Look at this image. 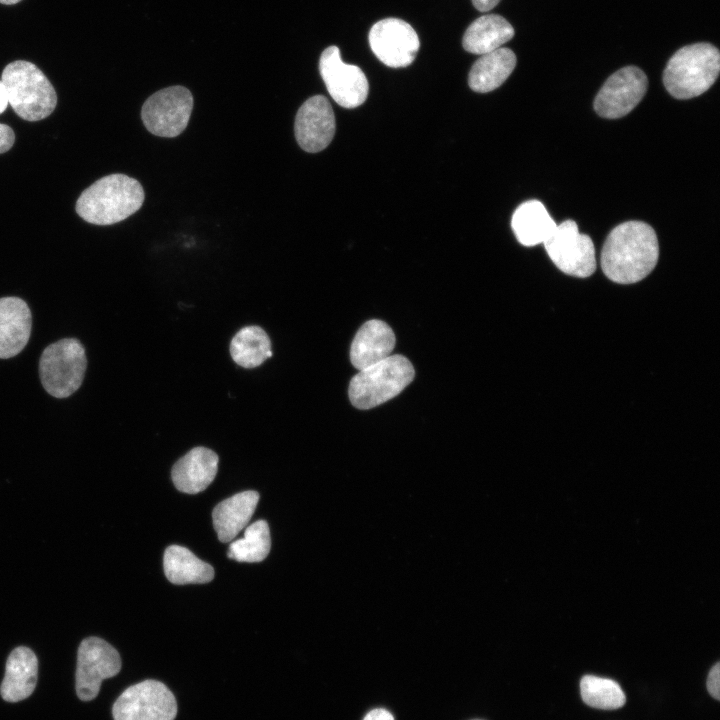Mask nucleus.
I'll return each mask as SVG.
<instances>
[{
	"mask_svg": "<svg viewBox=\"0 0 720 720\" xmlns=\"http://www.w3.org/2000/svg\"><path fill=\"white\" fill-rule=\"evenodd\" d=\"M368 40L375 56L392 68L410 65L420 46L416 31L399 18H385L376 22L370 29Z\"/></svg>",
	"mask_w": 720,
	"mask_h": 720,
	"instance_id": "obj_13",
	"label": "nucleus"
},
{
	"mask_svg": "<svg viewBox=\"0 0 720 720\" xmlns=\"http://www.w3.org/2000/svg\"><path fill=\"white\" fill-rule=\"evenodd\" d=\"M8 97L5 86L0 79V114L3 113L8 106Z\"/></svg>",
	"mask_w": 720,
	"mask_h": 720,
	"instance_id": "obj_31",
	"label": "nucleus"
},
{
	"mask_svg": "<svg viewBox=\"0 0 720 720\" xmlns=\"http://www.w3.org/2000/svg\"><path fill=\"white\" fill-rule=\"evenodd\" d=\"M336 129L331 104L323 95L307 99L295 117V137L306 152L316 153L325 149L332 141Z\"/></svg>",
	"mask_w": 720,
	"mask_h": 720,
	"instance_id": "obj_14",
	"label": "nucleus"
},
{
	"mask_svg": "<svg viewBox=\"0 0 720 720\" xmlns=\"http://www.w3.org/2000/svg\"><path fill=\"white\" fill-rule=\"evenodd\" d=\"M31 327V311L23 299L0 298V359L12 358L25 348Z\"/></svg>",
	"mask_w": 720,
	"mask_h": 720,
	"instance_id": "obj_15",
	"label": "nucleus"
},
{
	"mask_svg": "<svg viewBox=\"0 0 720 720\" xmlns=\"http://www.w3.org/2000/svg\"><path fill=\"white\" fill-rule=\"evenodd\" d=\"M363 720H394V717L388 710L376 708L369 711Z\"/></svg>",
	"mask_w": 720,
	"mask_h": 720,
	"instance_id": "obj_29",
	"label": "nucleus"
},
{
	"mask_svg": "<svg viewBox=\"0 0 720 720\" xmlns=\"http://www.w3.org/2000/svg\"><path fill=\"white\" fill-rule=\"evenodd\" d=\"M580 693L585 704L601 710H616L626 703L620 685L608 678L585 675L580 681Z\"/></svg>",
	"mask_w": 720,
	"mask_h": 720,
	"instance_id": "obj_26",
	"label": "nucleus"
},
{
	"mask_svg": "<svg viewBox=\"0 0 720 720\" xmlns=\"http://www.w3.org/2000/svg\"><path fill=\"white\" fill-rule=\"evenodd\" d=\"M514 52L506 47L481 55L472 65L469 87L479 93H486L501 86L516 66Z\"/></svg>",
	"mask_w": 720,
	"mask_h": 720,
	"instance_id": "obj_20",
	"label": "nucleus"
},
{
	"mask_svg": "<svg viewBox=\"0 0 720 720\" xmlns=\"http://www.w3.org/2000/svg\"><path fill=\"white\" fill-rule=\"evenodd\" d=\"M193 96L183 86H171L151 95L142 106V120L149 132L160 137H176L189 122Z\"/></svg>",
	"mask_w": 720,
	"mask_h": 720,
	"instance_id": "obj_9",
	"label": "nucleus"
},
{
	"mask_svg": "<svg viewBox=\"0 0 720 720\" xmlns=\"http://www.w3.org/2000/svg\"><path fill=\"white\" fill-rule=\"evenodd\" d=\"M20 1H21V0H0V3H1V4H4V5H13V4H16V3L20 2Z\"/></svg>",
	"mask_w": 720,
	"mask_h": 720,
	"instance_id": "obj_32",
	"label": "nucleus"
},
{
	"mask_svg": "<svg viewBox=\"0 0 720 720\" xmlns=\"http://www.w3.org/2000/svg\"><path fill=\"white\" fill-rule=\"evenodd\" d=\"M647 86V77L641 69L623 67L605 81L595 97L594 109L603 118H621L642 100Z\"/></svg>",
	"mask_w": 720,
	"mask_h": 720,
	"instance_id": "obj_12",
	"label": "nucleus"
},
{
	"mask_svg": "<svg viewBox=\"0 0 720 720\" xmlns=\"http://www.w3.org/2000/svg\"><path fill=\"white\" fill-rule=\"evenodd\" d=\"M514 36V28L501 15L487 14L474 20L466 29L462 45L473 54L483 55L494 51Z\"/></svg>",
	"mask_w": 720,
	"mask_h": 720,
	"instance_id": "obj_21",
	"label": "nucleus"
},
{
	"mask_svg": "<svg viewBox=\"0 0 720 720\" xmlns=\"http://www.w3.org/2000/svg\"><path fill=\"white\" fill-rule=\"evenodd\" d=\"M145 194L142 185L124 174L104 176L85 189L76 202V212L96 225L120 222L140 209Z\"/></svg>",
	"mask_w": 720,
	"mask_h": 720,
	"instance_id": "obj_2",
	"label": "nucleus"
},
{
	"mask_svg": "<svg viewBox=\"0 0 720 720\" xmlns=\"http://www.w3.org/2000/svg\"><path fill=\"white\" fill-rule=\"evenodd\" d=\"M556 225L545 206L538 200L522 203L511 219V227L517 240L528 247L543 243Z\"/></svg>",
	"mask_w": 720,
	"mask_h": 720,
	"instance_id": "obj_22",
	"label": "nucleus"
},
{
	"mask_svg": "<svg viewBox=\"0 0 720 720\" xmlns=\"http://www.w3.org/2000/svg\"><path fill=\"white\" fill-rule=\"evenodd\" d=\"M258 500L259 494L249 490L237 493L216 505L212 512L213 526L221 542L232 541L247 526Z\"/></svg>",
	"mask_w": 720,
	"mask_h": 720,
	"instance_id": "obj_19",
	"label": "nucleus"
},
{
	"mask_svg": "<svg viewBox=\"0 0 720 720\" xmlns=\"http://www.w3.org/2000/svg\"><path fill=\"white\" fill-rule=\"evenodd\" d=\"M500 0H472L474 7L480 12H487L493 9Z\"/></svg>",
	"mask_w": 720,
	"mask_h": 720,
	"instance_id": "obj_30",
	"label": "nucleus"
},
{
	"mask_svg": "<svg viewBox=\"0 0 720 720\" xmlns=\"http://www.w3.org/2000/svg\"><path fill=\"white\" fill-rule=\"evenodd\" d=\"M413 365L402 355H390L351 379L348 394L358 409H370L397 396L413 380Z\"/></svg>",
	"mask_w": 720,
	"mask_h": 720,
	"instance_id": "obj_5",
	"label": "nucleus"
},
{
	"mask_svg": "<svg viewBox=\"0 0 720 720\" xmlns=\"http://www.w3.org/2000/svg\"><path fill=\"white\" fill-rule=\"evenodd\" d=\"M395 335L385 322L372 319L365 322L357 331L350 349L353 366L362 370L392 355Z\"/></svg>",
	"mask_w": 720,
	"mask_h": 720,
	"instance_id": "obj_16",
	"label": "nucleus"
},
{
	"mask_svg": "<svg viewBox=\"0 0 720 720\" xmlns=\"http://www.w3.org/2000/svg\"><path fill=\"white\" fill-rule=\"evenodd\" d=\"M38 660L27 647H17L8 656L0 694L5 701L18 702L29 697L35 689Z\"/></svg>",
	"mask_w": 720,
	"mask_h": 720,
	"instance_id": "obj_18",
	"label": "nucleus"
},
{
	"mask_svg": "<svg viewBox=\"0 0 720 720\" xmlns=\"http://www.w3.org/2000/svg\"><path fill=\"white\" fill-rule=\"evenodd\" d=\"M1 80L8 103L16 114L27 121L48 117L56 107V91L46 75L33 63L16 60L3 70Z\"/></svg>",
	"mask_w": 720,
	"mask_h": 720,
	"instance_id": "obj_4",
	"label": "nucleus"
},
{
	"mask_svg": "<svg viewBox=\"0 0 720 720\" xmlns=\"http://www.w3.org/2000/svg\"><path fill=\"white\" fill-rule=\"evenodd\" d=\"M706 686L709 694L716 700L720 699V663H716L710 670Z\"/></svg>",
	"mask_w": 720,
	"mask_h": 720,
	"instance_id": "obj_27",
	"label": "nucleus"
},
{
	"mask_svg": "<svg viewBox=\"0 0 720 720\" xmlns=\"http://www.w3.org/2000/svg\"><path fill=\"white\" fill-rule=\"evenodd\" d=\"M15 134L6 124L0 123V153L8 151L14 144Z\"/></svg>",
	"mask_w": 720,
	"mask_h": 720,
	"instance_id": "obj_28",
	"label": "nucleus"
},
{
	"mask_svg": "<svg viewBox=\"0 0 720 720\" xmlns=\"http://www.w3.org/2000/svg\"><path fill=\"white\" fill-rule=\"evenodd\" d=\"M474 720H482V719H474Z\"/></svg>",
	"mask_w": 720,
	"mask_h": 720,
	"instance_id": "obj_33",
	"label": "nucleus"
},
{
	"mask_svg": "<svg viewBox=\"0 0 720 720\" xmlns=\"http://www.w3.org/2000/svg\"><path fill=\"white\" fill-rule=\"evenodd\" d=\"M320 75L333 100L344 108H355L364 103L369 84L360 67L341 60L337 46L327 47L319 60Z\"/></svg>",
	"mask_w": 720,
	"mask_h": 720,
	"instance_id": "obj_11",
	"label": "nucleus"
},
{
	"mask_svg": "<svg viewBox=\"0 0 720 720\" xmlns=\"http://www.w3.org/2000/svg\"><path fill=\"white\" fill-rule=\"evenodd\" d=\"M659 244L654 229L642 221H627L607 236L601 268L613 282L631 284L644 279L656 266Z\"/></svg>",
	"mask_w": 720,
	"mask_h": 720,
	"instance_id": "obj_1",
	"label": "nucleus"
},
{
	"mask_svg": "<svg viewBox=\"0 0 720 720\" xmlns=\"http://www.w3.org/2000/svg\"><path fill=\"white\" fill-rule=\"evenodd\" d=\"M114 720H175L177 702L161 681L147 679L126 688L112 707Z\"/></svg>",
	"mask_w": 720,
	"mask_h": 720,
	"instance_id": "obj_7",
	"label": "nucleus"
},
{
	"mask_svg": "<svg viewBox=\"0 0 720 720\" xmlns=\"http://www.w3.org/2000/svg\"><path fill=\"white\" fill-rule=\"evenodd\" d=\"M719 70V50L710 43H694L672 55L663 73V84L674 98L690 99L707 91Z\"/></svg>",
	"mask_w": 720,
	"mask_h": 720,
	"instance_id": "obj_3",
	"label": "nucleus"
},
{
	"mask_svg": "<svg viewBox=\"0 0 720 720\" xmlns=\"http://www.w3.org/2000/svg\"><path fill=\"white\" fill-rule=\"evenodd\" d=\"M163 568L166 578L176 585L207 583L214 578L210 564L179 545H171L165 550Z\"/></svg>",
	"mask_w": 720,
	"mask_h": 720,
	"instance_id": "obj_23",
	"label": "nucleus"
},
{
	"mask_svg": "<svg viewBox=\"0 0 720 720\" xmlns=\"http://www.w3.org/2000/svg\"><path fill=\"white\" fill-rule=\"evenodd\" d=\"M120 669V655L113 646L98 637L84 639L77 654L76 692L79 699H94L101 682L117 675Z\"/></svg>",
	"mask_w": 720,
	"mask_h": 720,
	"instance_id": "obj_10",
	"label": "nucleus"
},
{
	"mask_svg": "<svg viewBox=\"0 0 720 720\" xmlns=\"http://www.w3.org/2000/svg\"><path fill=\"white\" fill-rule=\"evenodd\" d=\"M230 354L243 368L258 367L272 356L270 338L261 327H244L233 337Z\"/></svg>",
	"mask_w": 720,
	"mask_h": 720,
	"instance_id": "obj_24",
	"label": "nucleus"
},
{
	"mask_svg": "<svg viewBox=\"0 0 720 720\" xmlns=\"http://www.w3.org/2000/svg\"><path fill=\"white\" fill-rule=\"evenodd\" d=\"M543 243L550 259L563 273L586 278L595 272L594 244L588 235L579 232L575 221L556 225Z\"/></svg>",
	"mask_w": 720,
	"mask_h": 720,
	"instance_id": "obj_8",
	"label": "nucleus"
},
{
	"mask_svg": "<svg viewBox=\"0 0 720 720\" xmlns=\"http://www.w3.org/2000/svg\"><path fill=\"white\" fill-rule=\"evenodd\" d=\"M217 469L218 455L211 449L195 447L174 464L172 481L179 491L196 494L210 485Z\"/></svg>",
	"mask_w": 720,
	"mask_h": 720,
	"instance_id": "obj_17",
	"label": "nucleus"
},
{
	"mask_svg": "<svg viewBox=\"0 0 720 720\" xmlns=\"http://www.w3.org/2000/svg\"><path fill=\"white\" fill-rule=\"evenodd\" d=\"M86 368L85 349L75 338H64L50 344L39 361L44 389L59 399L69 397L80 388Z\"/></svg>",
	"mask_w": 720,
	"mask_h": 720,
	"instance_id": "obj_6",
	"label": "nucleus"
},
{
	"mask_svg": "<svg viewBox=\"0 0 720 720\" xmlns=\"http://www.w3.org/2000/svg\"><path fill=\"white\" fill-rule=\"evenodd\" d=\"M270 547L268 523L258 520L246 528L243 538L229 545L227 556L238 562H260L267 557Z\"/></svg>",
	"mask_w": 720,
	"mask_h": 720,
	"instance_id": "obj_25",
	"label": "nucleus"
}]
</instances>
